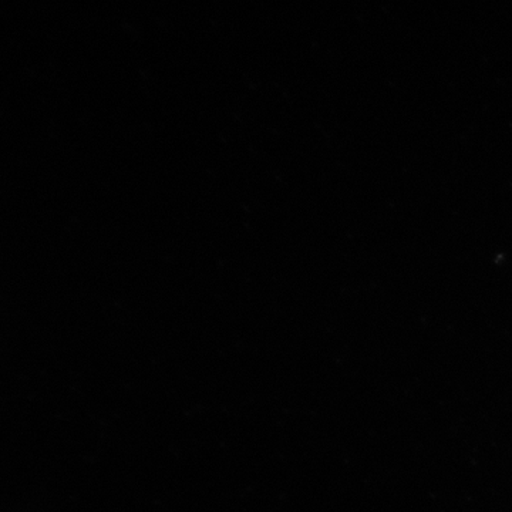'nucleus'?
I'll use <instances>...</instances> for the list:
<instances>
[]
</instances>
